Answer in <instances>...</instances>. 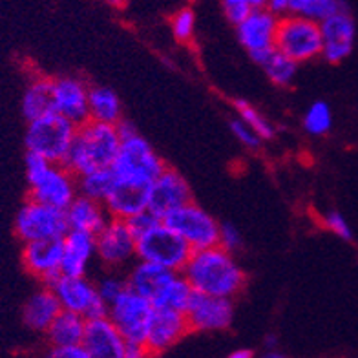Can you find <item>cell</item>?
<instances>
[{
  "label": "cell",
  "mask_w": 358,
  "mask_h": 358,
  "mask_svg": "<svg viewBox=\"0 0 358 358\" xmlns=\"http://www.w3.org/2000/svg\"><path fill=\"white\" fill-rule=\"evenodd\" d=\"M115 127H117V132H119V137H121V139H127V137L136 136V134H137V128L134 127L132 123H128V121H123V119H121V121H119V123L115 124Z\"/></svg>",
  "instance_id": "cell-44"
},
{
  "label": "cell",
  "mask_w": 358,
  "mask_h": 358,
  "mask_svg": "<svg viewBox=\"0 0 358 358\" xmlns=\"http://www.w3.org/2000/svg\"><path fill=\"white\" fill-rule=\"evenodd\" d=\"M88 92L90 86L79 77L53 79V112L79 127L90 119Z\"/></svg>",
  "instance_id": "cell-19"
},
{
  "label": "cell",
  "mask_w": 358,
  "mask_h": 358,
  "mask_svg": "<svg viewBox=\"0 0 358 358\" xmlns=\"http://www.w3.org/2000/svg\"><path fill=\"white\" fill-rule=\"evenodd\" d=\"M234 106H236V112H238V117H240L241 121H245V123L249 124V127L252 128L259 137H262V141H264V139H273L274 134H276L274 124L271 123L267 117H264V115H262V113L252 106V104L240 99V101H236Z\"/></svg>",
  "instance_id": "cell-33"
},
{
  "label": "cell",
  "mask_w": 358,
  "mask_h": 358,
  "mask_svg": "<svg viewBox=\"0 0 358 358\" xmlns=\"http://www.w3.org/2000/svg\"><path fill=\"white\" fill-rule=\"evenodd\" d=\"M50 112H53V79L38 77L31 80V85L24 92L22 113L31 121Z\"/></svg>",
  "instance_id": "cell-28"
},
{
  "label": "cell",
  "mask_w": 358,
  "mask_h": 358,
  "mask_svg": "<svg viewBox=\"0 0 358 358\" xmlns=\"http://www.w3.org/2000/svg\"><path fill=\"white\" fill-rule=\"evenodd\" d=\"M64 214L70 229L90 234H97L112 217L103 201L86 198L83 194H77V198L64 208Z\"/></svg>",
  "instance_id": "cell-23"
},
{
  "label": "cell",
  "mask_w": 358,
  "mask_h": 358,
  "mask_svg": "<svg viewBox=\"0 0 358 358\" xmlns=\"http://www.w3.org/2000/svg\"><path fill=\"white\" fill-rule=\"evenodd\" d=\"M194 289L187 282L181 273H172L166 283L157 292V296L152 300L154 307H166V309H174V311H183L189 306L190 298H192Z\"/></svg>",
  "instance_id": "cell-29"
},
{
  "label": "cell",
  "mask_w": 358,
  "mask_h": 358,
  "mask_svg": "<svg viewBox=\"0 0 358 358\" xmlns=\"http://www.w3.org/2000/svg\"><path fill=\"white\" fill-rule=\"evenodd\" d=\"M181 274L196 292L222 298L238 296L247 282L245 271L234 258V252L222 245L192 250Z\"/></svg>",
  "instance_id": "cell-1"
},
{
  "label": "cell",
  "mask_w": 358,
  "mask_h": 358,
  "mask_svg": "<svg viewBox=\"0 0 358 358\" xmlns=\"http://www.w3.org/2000/svg\"><path fill=\"white\" fill-rule=\"evenodd\" d=\"M26 179L29 185V198L64 208L77 198V176L62 163H52L46 157L28 152L26 156Z\"/></svg>",
  "instance_id": "cell-3"
},
{
  "label": "cell",
  "mask_w": 358,
  "mask_h": 358,
  "mask_svg": "<svg viewBox=\"0 0 358 358\" xmlns=\"http://www.w3.org/2000/svg\"><path fill=\"white\" fill-rule=\"evenodd\" d=\"M320 34V57H324L325 61L331 62V64H338V62H342L351 55L357 28H355V20L349 15V11H340V13H335L329 19L322 20Z\"/></svg>",
  "instance_id": "cell-17"
},
{
  "label": "cell",
  "mask_w": 358,
  "mask_h": 358,
  "mask_svg": "<svg viewBox=\"0 0 358 358\" xmlns=\"http://www.w3.org/2000/svg\"><path fill=\"white\" fill-rule=\"evenodd\" d=\"M136 252L137 259L181 273L192 249L172 227L159 220L136 236Z\"/></svg>",
  "instance_id": "cell-4"
},
{
  "label": "cell",
  "mask_w": 358,
  "mask_h": 358,
  "mask_svg": "<svg viewBox=\"0 0 358 358\" xmlns=\"http://www.w3.org/2000/svg\"><path fill=\"white\" fill-rule=\"evenodd\" d=\"M163 222L172 227L192 250L217 245L220 223L196 203H185L183 207L170 213Z\"/></svg>",
  "instance_id": "cell-12"
},
{
  "label": "cell",
  "mask_w": 358,
  "mask_h": 358,
  "mask_svg": "<svg viewBox=\"0 0 358 358\" xmlns=\"http://www.w3.org/2000/svg\"><path fill=\"white\" fill-rule=\"evenodd\" d=\"M95 256V234L70 231L62 236V274H86Z\"/></svg>",
  "instance_id": "cell-22"
},
{
  "label": "cell",
  "mask_w": 358,
  "mask_h": 358,
  "mask_svg": "<svg viewBox=\"0 0 358 358\" xmlns=\"http://www.w3.org/2000/svg\"><path fill=\"white\" fill-rule=\"evenodd\" d=\"M259 66L264 68L265 73L276 86H289L298 73V62L292 61L291 57L283 55L274 48L273 52L259 62Z\"/></svg>",
  "instance_id": "cell-31"
},
{
  "label": "cell",
  "mask_w": 358,
  "mask_h": 358,
  "mask_svg": "<svg viewBox=\"0 0 358 358\" xmlns=\"http://www.w3.org/2000/svg\"><path fill=\"white\" fill-rule=\"evenodd\" d=\"M172 273L176 271H169V268L145 262V259H137V264L134 262L130 265V271L127 274V285L128 289H132L134 292L148 298L152 302L161 291V287L166 283V280L172 276Z\"/></svg>",
  "instance_id": "cell-24"
},
{
  "label": "cell",
  "mask_w": 358,
  "mask_h": 358,
  "mask_svg": "<svg viewBox=\"0 0 358 358\" xmlns=\"http://www.w3.org/2000/svg\"><path fill=\"white\" fill-rule=\"evenodd\" d=\"M309 0H289V13H302Z\"/></svg>",
  "instance_id": "cell-45"
},
{
  "label": "cell",
  "mask_w": 358,
  "mask_h": 358,
  "mask_svg": "<svg viewBox=\"0 0 358 358\" xmlns=\"http://www.w3.org/2000/svg\"><path fill=\"white\" fill-rule=\"evenodd\" d=\"M88 113L92 121L117 124L123 115L121 99L112 88L106 86H90Z\"/></svg>",
  "instance_id": "cell-27"
},
{
  "label": "cell",
  "mask_w": 358,
  "mask_h": 358,
  "mask_svg": "<svg viewBox=\"0 0 358 358\" xmlns=\"http://www.w3.org/2000/svg\"><path fill=\"white\" fill-rule=\"evenodd\" d=\"M322 225H324L327 231H331L333 234L338 236V238H342V240H353V231H351L348 220H345L340 213H336V210H331V213L325 214V216L322 217Z\"/></svg>",
  "instance_id": "cell-38"
},
{
  "label": "cell",
  "mask_w": 358,
  "mask_h": 358,
  "mask_svg": "<svg viewBox=\"0 0 358 358\" xmlns=\"http://www.w3.org/2000/svg\"><path fill=\"white\" fill-rule=\"evenodd\" d=\"M189 322L183 311H174L166 307H154L150 327L146 333L145 345L148 355H163L178 345L189 335Z\"/></svg>",
  "instance_id": "cell-15"
},
{
  "label": "cell",
  "mask_w": 358,
  "mask_h": 358,
  "mask_svg": "<svg viewBox=\"0 0 358 358\" xmlns=\"http://www.w3.org/2000/svg\"><path fill=\"white\" fill-rule=\"evenodd\" d=\"M68 231L70 227H68L64 210L37 201V199L29 198V201L24 203L15 217V232L24 243L62 238Z\"/></svg>",
  "instance_id": "cell-9"
},
{
  "label": "cell",
  "mask_w": 358,
  "mask_h": 358,
  "mask_svg": "<svg viewBox=\"0 0 358 358\" xmlns=\"http://www.w3.org/2000/svg\"><path fill=\"white\" fill-rule=\"evenodd\" d=\"M121 145L117 127L99 121H85L79 124L62 165L76 176L95 169H110Z\"/></svg>",
  "instance_id": "cell-2"
},
{
  "label": "cell",
  "mask_w": 358,
  "mask_h": 358,
  "mask_svg": "<svg viewBox=\"0 0 358 358\" xmlns=\"http://www.w3.org/2000/svg\"><path fill=\"white\" fill-rule=\"evenodd\" d=\"M243 243L241 232L238 231V227L232 223H220V232H217V245H222L229 252H236Z\"/></svg>",
  "instance_id": "cell-39"
},
{
  "label": "cell",
  "mask_w": 358,
  "mask_h": 358,
  "mask_svg": "<svg viewBox=\"0 0 358 358\" xmlns=\"http://www.w3.org/2000/svg\"><path fill=\"white\" fill-rule=\"evenodd\" d=\"M223 4V11H225L227 19L231 20L232 24H238L247 13H249L252 8L249 6L247 0H222Z\"/></svg>",
  "instance_id": "cell-40"
},
{
  "label": "cell",
  "mask_w": 358,
  "mask_h": 358,
  "mask_svg": "<svg viewBox=\"0 0 358 358\" xmlns=\"http://www.w3.org/2000/svg\"><path fill=\"white\" fill-rule=\"evenodd\" d=\"M194 31H196V13L189 8L179 10L172 17V34H174L176 41L187 43L194 37Z\"/></svg>",
  "instance_id": "cell-36"
},
{
  "label": "cell",
  "mask_w": 358,
  "mask_h": 358,
  "mask_svg": "<svg viewBox=\"0 0 358 358\" xmlns=\"http://www.w3.org/2000/svg\"><path fill=\"white\" fill-rule=\"evenodd\" d=\"M95 289H97V294L101 296V300L110 306L115 298L121 296L128 289L127 276H121L117 271L110 268V273H106L95 282Z\"/></svg>",
  "instance_id": "cell-34"
},
{
  "label": "cell",
  "mask_w": 358,
  "mask_h": 358,
  "mask_svg": "<svg viewBox=\"0 0 358 358\" xmlns=\"http://www.w3.org/2000/svg\"><path fill=\"white\" fill-rule=\"evenodd\" d=\"M231 132L232 136H234L241 145L247 146V148L256 150V148L262 145V137H259L258 134H256L255 130L245 123V121H241L240 117H236L231 121Z\"/></svg>",
  "instance_id": "cell-37"
},
{
  "label": "cell",
  "mask_w": 358,
  "mask_h": 358,
  "mask_svg": "<svg viewBox=\"0 0 358 358\" xmlns=\"http://www.w3.org/2000/svg\"><path fill=\"white\" fill-rule=\"evenodd\" d=\"M124 344L127 340L108 316L86 320L83 345L90 358H124Z\"/></svg>",
  "instance_id": "cell-20"
},
{
  "label": "cell",
  "mask_w": 358,
  "mask_h": 358,
  "mask_svg": "<svg viewBox=\"0 0 358 358\" xmlns=\"http://www.w3.org/2000/svg\"><path fill=\"white\" fill-rule=\"evenodd\" d=\"M110 169L115 179L152 185V181L163 172L165 163L152 148L150 143L136 134L127 139H121L119 150Z\"/></svg>",
  "instance_id": "cell-7"
},
{
  "label": "cell",
  "mask_w": 358,
  "mask_h": 358,
  "mask_svg": "<svg viewBox=\"0 0 358 358\" xmlns=\"http://www.w3.org/2000/svg\"><path fill=\"white\" fill-rule=\"evenodd\" d=\"M190 333H213L229 329L234 318L232 298L210 296L201 292H192L189 306L185 309Z\"/></svg>",
  "instance_id": "cell-14"
},
{
  "label": "cell",
  "mask_w": 358,
  "mask_h": 358,
  "mask_svg": "<svg viewBox=\"0 0 358 358\" xmlns=\"http://www.w3.org/2000/svg\"><path fill=\"white\" fill-rule=\"evenodd\" d=\"M148 355V349L141 342H127L124 344V358H143Z\"/></svg>",
  "instance_id": "cell-42"
},
{
  "label": "cell",
  "mask_w": 358,
  "mask_h": 358,
  "mask_svg": "<svg viewBox=\"0 0 358 358\" xmlns=\"http://www.w3.org/2000/svg\"><path fill=\"white\" fill-rule=\"evenodd\" d=\"M274 48L292 61H313L322 53L320 22L302 13H285L280 17Z\"/></svg>",
  "instance_id": "cell-6"
},
{
  "label": "cell",
  "mask_w": 358,
  "mask_h": 358,
  "mask_svg": "<svg viewBox=\"0 0 358 358\" xmlns=\"http://www.w3.org/2000/svg\"><path fill=\"white\" fill-rule=\"evenodd\" d=\"M59 313H61V303H59L52 289L46 285L29 296V300L24 306L22 320L28 329L35 331V333H46V329L55 320Z\"/></svg>",
  "instance_id": "cell-25"
},
{
  "label": "cell",
  "mask_w": 358,
  "mask_h": 358,
  "mask_svg": "<svg viewBox=\"0 0 358 358\" xmlns=\"http://www.w3.org/2000/svg\"><path fill=\"white\" fill-rule=\"evenodd\" d=\"M152 313H154V303L148 298L137 294L132 289H127L121 296H117L110 303L106 316L117 327V331L127 342L145 344Z\"/></svg>",
  "instance_id": "cell-10"
},
{
  "label": "cell",
  "mask_w": 358,
  "mask_h": 358,
  "mask_svg": "<svg viewBox=\"0 0 358 358\" xmlns=\"http://www.w3.org/2000/svg\"><path fill=\"white\" fill-rule=\"evenodd\" d=\"M265 357H267V358H282V357H285V355L280 353L278 349H271V351H267V353H265Z\"/></svg>",
  "instance_id": "cell-50"
},
{
  "label": "cell",
  "mask_w": 358,
  "mask_h": 358,
  "mask_svg": "<svg viewBox=\"0 0 358 358\" xmlns=\"http://www.w3.org/2000/svg\"><path fill=\"white\" fill-rule=\"evenodd\" d=\"M95 256L106 268L121 271L137 259L136 234L121 217H110L106 225L95 234Z\"/></svg>",
  "instance_id": "cell-11"
},
{
  "label": "cell",
  "mask_w": 358,
  "mask_h": 358,
  "mask_svg": "<svg viewBox=\"0 0 358 358\" xmlns=\"http://www.w3.org/2000/svg\"><path fill=\"white\" fill-rule=\"evenodd\" d=\"M106 4L113 6V8H124L128 4V0H104Z\"/></svg>",
  "instance_id": "cell-49"
},
{
  "label": "cell",
  "mask_w": 358,
  "mask_h": 358,
  "mask_svg": "<svg viewBox=\"0 0 358 358\" xmlns=\"http://www.w3.org/2000/svg\"><path fill=\"white\" fill-rule=\"evenodd\" d=\"M278 20L280 15L268 8H256L236 24L238 41L258 64L274 50Z\"/></svg>",
  "instance_id": "cell-13"
},
{
  "label": "cell",
  "mask_w": 358,
  "mask_h": 358,
  "mask_svg": "<svg viewBox=\"0 0 358 358\" xmlns=\"http://www.w3.org/2000/svg\"><path fill=\"white\" fill-rule=\"evenodd\" d=\"M50 357L55 358H90L88 351L83 344L73 345H62V348H52Z\"/></svg>",
  "instance_id": "cell-41"
},
{
  "label": "cell",
  "mask_w": 358,
  "mask_h": 358,
  "mask_svg": "<svg viewBox=\"0 0 358 358\" xmlns=\"http://www.w3.org/2000/svg\"><path fill=\"white\" fill-rule=\"evenodd\" d=\"M86 318L77 313L64 311L55 316V320L50 324L46 329V338L52 348H62V345H73L83 344V336H85Z\"/></svg>",
  "instance_id": "cell-26"
},
{
  "label": "cell",
  "mask_w": 358,
  "mask_h": 358,
  "mask_svg": "<svg viewBox=\"0 0 358 358\" xmlns=\"http://www.w3.org/2000/svg\"><path fill=\"white\" fill-rule=\"evenodd\" d=\"M48 287L57 296L61 309L83 315L86 320L108 315V303L97 294L95 282H90L86 274H59Z\"/></svg>",
  "instance_id": "cell-8"
},
{
  "label": "cell",
  "mask_w": 358,
  "mask_h": 358,
  "mask_svg": "<svg viewBox=\"0 0 358 358\" xmlns=\"http://www.w3.org/2000/svg\"><path fill=\"white\" fill-rule=\"evenodd\" d=\"M62 238L26 241L22 249V264L31 276L46 285L61 274Z\"/></svg>",
  "instance_id": "cell-18"
},
{
  "label": "cell",
  "mask_w": 358,
  "mask_h": 358,
  "mask_svg": "<svg viewBox=\"0 0 358 358\" xmlns=\"http://www.w3.org/2000/svg\"><path fill=\"white\" fill-rule=\"evenodd\" d=\"M231 358H252L255 357V353H252V349H236V351H232L231 355H229Z\"/></svg>",
  "instance_id": "cell-46"
},
{
  "label": "cell",
  "mask_w": 358,
  "mask_h": 358,
  "mask_svg": "<svg viewBox=\"0 0 358 358\" xmlns=\"http://www.w3.org/2000/svg\"><path fill=\"white\" fill-rule=\"evenodd\" d=\"M333 127V113L329 104L324 101H316L307 108L303 115V130L309 136H325Z\"/></svg>",
  "instance_id": "cell-32"
},
{
  "label": "cell",
  "mask_w": 358,
  "mask_h": 358,
  "mask_svg": "<svg viewBox=\"0 0 358 358\" xmlns=\"http://www.w3.org/2000/svg\"><path fill=\"white\" fill-rule=\"evenodd\" d=\"M340 11H349L345 0H309L302 15L316 20V22H322Z\"/></svg>",
  "instance_id": "cell-35"
},
{
  "label": "cell",
  "mask_w": 358,
  "mask_h": 358,
  "mask_svg": "<svg viewBox=\"0 0 358 358\" xmlns=\"http://www.w3.org/2000/svg\"><path fill=\"white\" fill-rule=\"evenodd\" d=\"M148 189H150V185L115 179L112 190L104 199V207L112 217L130 220L132 216L148 208Z\"/></svg>",
  "instance_id": "cell-21"
},
{
  "label": "cell",
  "mask_w": 358,
  "mask_h": 358,
  "mask_svg": "<svg viewBox=\"0 0 358 358\" xmlns=\"http://www.w3.org/2000/svg\"><path fill=\"white\" fill-rule=\"evenodd\" d=\"M77 124L61 113L50 112L29 121L26 130V148L52 163H62L76 136Z\"/></svg>",
  "instance_id": "cell-5"
},
{
  "label": "cell",
  "mask_w": 358,
  "mask_h": 358,
  "mask_svg": "<svg viewBox=\"0 0 358 358\" xmlns=\"http://www.w3.org/2000/svg\"><path fill=\"white\" fill-rule=\"evenodd\" d=\"M113 181H115V176H113L112 169H95L77 176V189H79V194L86 198L104 203L106 196L112 190Z\"/></svg>",
  "instance_id": "cell-30"
},
{
  "label": "cell",
  "mask_w": 358,
  "mask_h": 358,
  "mask_svg": "<svg viewBox=\"0 0 358 358\" xmlns=\"http://www.w3.org/2000/svg\"><path fill=\"white\" fill-rule=\"evenodd\" d=\"M189 201H192L189 183L179 172L166 166L148 189V210L161 220H165L170 213Z\"/></svg>",
  "instance_id": "cell-16"
},
{
  "label": "cell",
  "mask_w": 358,
  "mask_h": 358,
  "mask_svg": "<svg viewBox=\"0 0 358 358\" xmlns=\"http://www.w3.org/2000/svg\"><path fill=\"white\" fill-rule=\"evenodd\" d=\"M247 2L252 10H256V8H267L268 0H247Z\"/></svg>",
  "instance_id": "cell-48"
},
{
  "label": "cell",
  "mask_w": 358,
  "mask_h": 358,
  "mask_svg": "<svg viewBox=\"0 0 358 358\" xmlns=\"http://www.w3.org/2000/svg\"><path fill=\"white\" fill-rule=\"evenodd\" d=\"M267 8L282 17V15L289 13V0H268Z\"/></svg>",
  "instance_id": "cell-43"
},
{
  "label": "cell",
  "mask_w": 358,
  "mask_h": 358,
  "mask_svg": "<svg viewBox=\"0 0 358 358\" xmlns=\"http://www.w3.org/2000/svg\"><path fill=\"white\" fill-rule=\"evenodd\" d=\"M265 349H267V351H271V349H278V342H276V336L268 335L267 338H265Z\"/></svg>",
  "instance_id": "cell-47"
}]
</instances>
